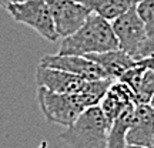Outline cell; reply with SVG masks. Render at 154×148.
I'll return each mask as SVG.
<instances>
[{
	"mask_svg": "<svg viewBox=\"0 0 154 148\" xmlns=\"http://www.w3.org/2000/svg\"><path fill=\"white\" fill-rule=\"evenodd\" d=\"M154 140V110L150 104H137L127 132V145L150 148Z\"/></svg>",
	"mask_w": 154,
	"mask_h": 148,
	"instance_id": "ba28073f",
	"label": "cell"
},
{
	"mask_svg": "<svg viewBox=\"0 0 154 148\" xmlns=\"http://www.w3.org/2000/svg\"><path fill=\"white\" fill-rule=\"evenodd\" d=\"M131 104H136L131 90L124 83L113 81L103 100L100 101L99 107L106 115V118L110 122H113L123 113L124 108H127Z\"/></svg>",
	"mask_w": 154,
	"mask_h": 148,
	"instance_id": "7c38bea8",
	"label": "cell"
},
{
	"mask_svg": "<svg viewBox=\"0 0 154 148\" xmlns=\"http://www.w3.org/2000/svg\"><path fill=\"white\" fill-rule=\"evenodd\" d=\"M126 148H144V147H137V145H126Z\"/></svg>",
	"mask_w": 154,
	"mask_h": 148,
	"instance_id": "ffe728a7",
	"label": "cell"
},
{
	"mask_svg": "<svg viewBox=\"0 0 154 148\" xmlns=\"http://www.w3.org/2000/svg\"><path fill=\"white\" fill-rule=\"evenodd\" d=\"M111 27L117 38L119 49L136 60L140 46L147 38V32L144 27V23L138 16L137 9L133 7L124 14L114 19L111 23Z\"/></svg>",
	"mask_w": 154,
	"mask_h": 148,
	"instance_id": "5b68a950",
	"label": "cell"
},
{
	"mask_svg": "<svg viewBox=\"0 0 154 148\" xmlns=\"http://www.w3.org/2000/svg\"><path fill=\"white\" fill-rule=\"evenodd\" d=\"M117 81L124 83L133 91L134 101L137 104H150L154 95V71L143 66H136L121 76Z\"/></svg>",
	"mask_w": 154,
	"mask_h": 148,
	"instance_id": "30bf717a",
	"label": "cell"
},
{
	"mask_svg": "<svg viewBox=\"0 0 154 148\" xmlns=\"http://www.w3.org/2000/svg\"><path fill=\"white\" fill-rule=\"evenodd\" d=\"M154 54V34L153 36H147V38L143 41V44L140 46L137 53V57H136V61L141 60L144 57H149V56Z\"/></svg>",
	"mask_w": 154,
	"mask_h": 148,
	"instance_id": "e0dca14e",
	"label": "cell"
},
{
	"mask_svg": "<svg viewBox=\"0 0 154 148\" xmlns=\"http://www.w3.org/2000/svg\"><path fill=\"white\" fill-rule=\"evenodd\" d=\"M7 11L13 20L32 27L46 40L56 41L59 38L47 0H26L9 6Z\"/></svg>",
	"mask_w": 154,
	"mask_h": 148,
	"instance_id": "277c9868",
	"label": "cell"
},
{
	"mask_svg": "<svg viewBox=\"0 0 154 148\" xmlns=\"http://www.w3.org/2000/svg\"><path fill=\"white\" fill-rule=\"evenodd\" d=\"M22 2H26V0H0V7H3L7 10V7L11 5H16V3H22Z\"/></svg>",
	"mask_w": 154,
	"mask_h": 148,
	"instance_id": "d6986e66",
	"label": "cell"
},
{
	"mask_svg": "<svg viewBox=\"0 0 154 148\" xmlns=\"http://www.w3.org/2000/svg\"><path fill=\"white\" fill-rule=\"evenodd\" d=\"M110 125L99 105L86 108L61 132L60 140L69 148H107Z\"/></svg>",
	"mask_w": 154,
	"mask_h": 148,
	"instance_id": "7a4b0ae2",
	"label": "cell"
},
{
	"mask_svg": "<svg viewBox=\"0 0 154 148\" xmlns=\"http://www.w3.org/2000/svg\"><path fill=\"white\" fill-rule=\"evenodd\" d=\"M134 108H136V104L128 105L111 122L110 131H109V140H107V148H126V137L127 132H128V128L131 125Z\"/></svg>",
	"mask_w": 154,
	"mask_h": 148,
	"instance_id": "5bb4252c",
	"label": "cell"
},
{
	"mask_svg": "<svg viewBox=\"0 0 154 148\" xmlns=\"http://www.w3.org/2000/svg\"><path fill=\"white\" fill-rule=\"evenodd\" d=\"M59 37H69L86 23L91 11L77 0H47Z\"/></svg>",
	"mask_w": 154,
	"mask_h": 148,
	"instance_id": "8992f818",
	"label": "cell"
},
{
	"mask_svg": "<svg viewBox=\"0 0 154 148\" xmlns=\"http://www.w3.org/2000/svg\"><path fill=\"white\" fill-rule=\"evenodd\" d=\"M138 66H143L146 68H150V70H153L154 71V54L153 56H149V57H144L141 60L137 61Z\"/></svg>",
	"mask_w": 154,
	"mask_h": 148,
	"instance_id": "ac0fdd59",
	"label": "cell"
},
{
	"mask_svg": "<svg viewBox=\"0 0 154 148\" xmlns=\"http://www.w3.org/2000/svg\"><path fill=\"white\" fill-rule=\"evenodd\" d=\"M113 80L110 78H103V80H90V81H84L83 87L77 94L79 100L82 101L84 108H91V107H97L100 101L103 100L106 95L109 87L111 86Z\"/></svg>",
	"mask_w": 154,
	"mask_h": 148,
	"instance_id": "9a60e30c",
	"label": "cell"
},
{
	"mask_svg": "<svg viewBox=\"0 0 154 148\" xmlns=\"http://www.w3.org/2000/svg\"><path fill=\"white\" fill-rule=\"evenodd\" d=\"M150 105H151V108L154 110V95H153V98H151V101H150Z\"/></svg>",
	"mask_w": 154,
	"mask_h": 148,
	"instance_id": "44dd1931",
	"label": "cell"
},
{
	"mask_svg": "<svg viewBox=\"0 0 154 148\" xmlns=\"http://www.w3.org/2000/svg\"><path fill=\"white\" fill-rule=\"evenodd\" d=\"M84 57H87L88 60L96 63L104 71L107 78H110L113 81L120 80L124 73L128 71L130 68H133L137 64V61L134 60L131 56L126 54L120 49L106 51V53H99V54L84 56Z\"/></svg>",
	"mask_w": 154,
	"mask_h": 148,
	"instance_id": "8fae6325",
	"label": "cell"
},
{
	"mask_svg": "<svg viewBox=\"0 0 154 148\" xmlns=\"http://www.w3.org/2000/svg\"><path fill=\"white\" fill-rule=\"evenodd\" d=\"M119 49L111 23L91 13L86 23L69 37H64L57 54L90 56Z\"/></svg>",
	"mask_w": 154,
	"mask_h": 148,
	"instance_id": "6da1fadb",
	"label": "cell"
},
{
	"mask_svg": "<svg viewBox=\"0 0 154 148\" xmlns=\"http://www.w3.org/2000/svg\"><path fill=\"white\" fill-rule=\"evenodd\" d=\"M137 13L141 22L144 23V27L147 32V36L154 34V0H143L137 5Z\"/></svg>",
	"mask_w": 154,
	"mask_h": 148,
	"instance_id": "2e32d148",
	"label": "cell"
},
{
	"mask_svg": "<svg viewBox=\"0 0 154 148\" xmlns=\"http://www.w3.org/2000/svg\"><path fill=\"white\" fill-rule=\"evenodd\" d=\"M40 66L70 73V74L80 77L86 81L107 78L104 71L96 63H93L91 60H88L87 57H83V56H44L40 60Z\"/></svg>",
	"mask_w": 154,
	"mask_h": 148,
	"instance_id": "52a82bcc",
	"label": "cell"
},
{
	"mask_svg": "<svg viewBox=\"0 0 154 148\" xmlns=\"http://www.w3.org/2000/svg\"><path fill=\"white\" fill-rule=\"evenodd\" d=\"M86 80L73 76L70 73L49 68L38 64L36 70V83L38 87L57 94H76L80 91Z\"/></svg>",
	"mask_w": 154,
	"mask_h": 148,
	"instance_id": "9c48e42d",
	"label": "cell"
},
{
	"mask_svg": "<svg viewBox=\"0 0 154 148\" xmlns=\"http://www.w3.org/2000/svg\"><path fill=\"white\" fill-rule=\"evenodd\" d=\"M87 7L88 10L103 17L109 22H113L119 16L124 14L133 7H137V5L143 0H77Z\"/></svg>",
	"mask_w": 154,
	"mask_h": 148,
	"instance_id": "4fadbf2b",
	"label": "cell"
},
{
	"mask_svg": "<svg viewBox=\"0 0 154 148\" xmlns=\"http://www.w3.org/2000/svg\"><path fill=\"white\" fill-rule=\"evenodd\" d=\"M37 103L49 122L66 128L72 125L86 110L77 94H57L43 87L37 88Z\"/></svg>",
	"mask_w": 154,
	"mask_h": 148,
	"instance_id": "3957f363",
	"label": "cell"
}]
</instances>
